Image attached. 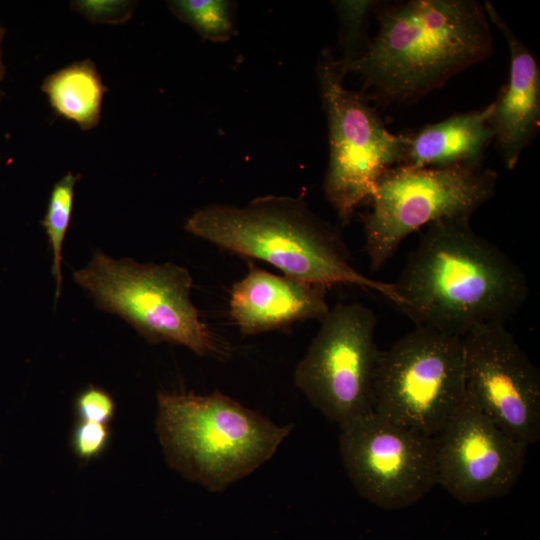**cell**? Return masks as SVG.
I'll return each instance as SVG.
<instances>
[{
    "mask_svg": "<svg viewBox=\"0 0 540 540\" xmlns=\"http://www.w3.org/2000/svg\"><path fill=\"white\" fill-rule=\"evenodd\" d=\"M393 285L416 326L461 339L475 326L505 324L528 295L520 267L470 219L428 225Z\"/></svg>",
    "mask_w": 540,
    "mask_h": 540,
    "instance_id": "cell-1",
    "label": "cell"
},
{
    "mask_svg": "<svg viewBox=\"0 0 540 540\" xmlns=\"http://www.w3.org/2000/svg\"><path fill=\"white\" fill-rule=\"evenodd\" d=\"M379 29L349 66L360 92L381 105L409 104L493 53L484 3L475 0L377 2Z\"/></svg>",
    "mask_w": 540,
    "mask_h": 540,
    "instance_id": "cell-2",
    "label": "cell"
},
{
    "mask_svg": "<svg viewBox=\"0 0 540 540\" xmlns=\"http://www.w3.org/2000/svg\"><path fill=\"white\" fill-rule=\"evenodd\" d=\"M184 229L225 251L271 264L286 276L326 288L357 286L401 305L393 282L358 271L338 229L301 197L266 195L243 206L209 204L194 212Z\"/></svg>",
    "mask_w": 540,
    "mask_h": 540,
    "instance_id": "cell-3",
    "label": "cell"
},
{
    "mask_svg": "<svg viewBox=\"0 0 540 540\" xmlns=\"http://www.w3.org/2000/svg\"><path fill=\"white\" fill-rule=\"evenodd\" d=\"M157 403L156 428L167 463L212 492L253 473L293 428L279 426L218 391L159 392Z\"/></svg>",
    "mask_w": 540,
    "mask_h": 540,
    "instance_id": "cell-4",
    "label": "cell"
},
{
    "mask_svg": "<svg viewBox=\"0 0 540 540\" xmlns=\"http://www.w3.org/2000/svg\"><path fill=\"white\" fill-rule=\"evenodd\" d=\"M73 278L99 309L121 317L148 343L181 345L199 356L214 352L212 335L191 300L193 279L186 268L95 252Z\"/></svg>",
    "mask_w": 540,
    "mask_h": 540,
    "instance_id": "cell-5",
    "label": "cell"
},
{
    "mask_svg": "<svg viewBox=\"0 0 540 540\" xmlns=\"http://www.w3.org/2000/svg\"><path fill=\"white\" fill-rule=\"evenodd\" d=\"M498 174L489 168L395 166L378 179L363 217L370 270L379 271L402 242L444 219H470L494 195Z\"/></svg>",
    "mask_w": 540,
    "mask_h": 540,
    "instance_id": "cell-6",
    "label": "cell"
},
{
    "mask_svg": "<svg viewBox=\"0 0 540 540\" xmlns=\"http://www.w3.org/2000/svg\"><path fill=\"white\" fill-rule=\"evenodd\" d=\"M467 397L462 339L416 326L380 351L373 411L434 437Z\"/></svg>",
    "mask_w": 540,
    "mask_h": 540,
    "instance_id": "cell-7",
    "label": "cell"
},
{
    "mask_svg": "<svg viewBox=\"0 0 540 540\" xmlns=\"http://www.w3.org/2000/svg\"><path fill=\"white\" fill-rule=\"evenodd\" d=\"M316 71L329 133L323 191L347 222L381 175L400 165L404 135L390 132L369 101L345 87L340 60L329 47L321 51Z\"/></svg>",
    "mask_w": 540,
    "mask_h": 540,
    "instance_id": "cell-8",
    "label": "cell"
},
{
    "mask_svg": "<svg viewBox=\"0 0 540 540\" xmlns=\"http://www.w3.org/2000/svg\"><path fill=\"white\" fill-rule=\"evenodd\" d=\"M294 370V384L309 402L340 426L373 411L380 351L375 312L358 302L337 303Z\"/></svg>",
    "mask_w": 540,
    "mask_h": 540,
    "instance_id": "cell-9",
    "label": "cell"
},
{
    "mask_svg": "<svg viewBox=\"0 0 540 540\" xmlns=\"http://www.w3.org/2000/svg\"><path fill=\"white\" fill-rule=\"evenodd\" d=\"M346 472L364 499L384 509L409 506L436 483L433 438L374 411L340 426Z\"/></svg>",
    "mask_w": 540,
    "mask_h": 540,
    "instance_id": "cell-10",
    "label": "cell"
},
{
    "mask_svg": "<svg viewBox=\"0 0 540 540\" xmlns=\"http://www.w3.org/2000/svg\"><path fill=\"white\" fill-rule=\"evenodd\" d=\"M467 395L500 429L527 444L540 439V374L504 323L463 338Z\"/></svg>",
    "mask_w": 540,
    "mask_h": 540,
    "instance_id": "cell-11",
    "label": "cell"
},
{
    "mask_svg": "<svg viewBox=\"0 0 540 540\" xmlns=\"http://www.w3.org/2000/svg\"><path fill=\"white\" fill-rule=\"evenodd\" d=\"M432 438L436 483L464 504L507 495L525 465L528 445L500 429L468 395Z\"/></svg>",
    "mask_w": 540,
    "mask_h": 540,
    "instance_id": "cell-12",
    "label": "cell"
},
{
    "mask_svg": "<svg viewBox=\"0 0 540 540\" xmlns=\"http://www.w3.org/2000/svg\"><path fill=\"white\" fill-rule=\"evenodd\" d=\"M327 288L254 264L230 293L229 313L244 336L285 329L293 323L318 320L328 313Z\"/></svg>",
    "mask_w": 540,
    "mask_h": 540,
    "instance_id": "cell-13",
    "label": "cell"
},
{
    "mask_svg": "<svg viewBox=\"0 0 540 540\" xmlns=\"http://www.w3.org/2000/svg\"><path fill=\"white\" fill-rule=\"evenodd\" d=\"M491 21L507 42L510 53L508 81L493 101L491 126L504 165L512 170L540 127V67L536 56L515 34L489 1L484 2Z\"/></svg>",
    "mask_w": 540,
    "mask_h": 540,
    "instance_id": "cell-14",
    "label": "cell"
},
{
    "mask_svg": "<svg viewBox=\"0 0 540 540\" xmlns=\"http://www.w3.org/2000/svg\"><path fill=\"white\" fill-rule=\"evenodd\" d=\"M493 102L486 107L455 113L437 123L404 135L399 166L416 168H482L486 149L494 140Z\"/></svg>",
    "mask_w": 540,
    "mask_h": 540,
    "instance_id": "cell-15",
    "label": "cell"
},
{
    "mask_svg": "<svg viewBox=\"0 0 540 540\" xmlns=\"http://www.w3.org/2000/svg\"><path fill=\"white\" fill-rule=\"evenodd\" d=\"M52 109L88 131L101 119L103 96L108 88L90 59L75 61L48 75L42 83Z\"/></svg>",
    "mask_w": 540,
    "mask_h": 540,
    "instance_id": "cell-16",
    "label": "cell"
},
{
    "mask_svg": "<svg viewBox=\"0 0 540 540\" xmlns=\"http://www.w3.org/2000/svg\"><path fill=\"white\" fill-rule=\"evenodd\" d=\"M80 174L68 172L57 181L50 193L46 213L41 220L52 253L51 273L55 278V302L59 299L62 289V248L70 224L75 185Z\"/></svg>",
    "mask_w": 540,
    "mask_h": 540,
    "instance_id": "cell-17",
    "label": "cell"
},
{
    "mask_svg": "<svg viewBox=\"0 0 540 540\" xmlns=\"http://www.w3.org/2000/svg\"><path fill=\"white\" fill-rule=\"evenodd\" d=\"M167 5L202 38L225 42L235 33L233 4L225 0H172Z\"/></svg>",
    "mask_w": 540,
    "mask_h": 540,
    "instance_id": "cell-18",
    "label": "cell"
},
{
    "mask_svg": "<svg viewBox=\"0 0 540 540\" xmlns=\"http://www.w3.org/2000/svg\"><path fill=\"white\" fill-rule=\"evenodd\" d=\"M377 2L371 0L334 2L340 19V45L344 50V56L339 60L345 75L369 40L366 36L368 17Z\"/></svg>",
    "mask_w": 540,
    "mask_h": 540,
    "instance_id": "cell-19",
    "label": "cell"
},
{
    "mask_svg": "<svg viewBox=\"0 0 540 540\" xmlns=\"http://www.w3.org/2000/svg\"><path fill=\"white\" fill-rule=\"evenodd\" d=\"M110 440L108 424L77 420L71 433V448L77 458L89 462L106 451Z\"/></svg>",
    "mask_w": 540,
    "mask_h": 540,
    "instance_id": "cell-20",
    "label": "cell"
},
{
    "mask_svg": "<svg viewBox=\"0 0 540 540\" xmlns=\"http://www.w3.org/2000/svg\"><path fill=\"white\" fill-rule=\"evenodd\" d=\"M136 2L126 0H77L71 8L93 24H123L134 11Z\"/></svg>",
    "mask_w": 540,
    "mask_h": 540,
    "instance_id": "cell-21",
    "label": "cell"
},
{
    "mask_svg": "<svg viewBox=\"0 0 540 540\" xmlns=\"http://www.w3.org/2000/svg\"><path fill=\"white\" fill-rule=\"evenodd\" d=\"M74 410L78 420L108 424L114 418L116 403L109 392L90 384L77 394Z\"/></svg>",
    "mask_w": 540,
    "mask_h": 540,
    "instance_id": "cell-22",
    "label": "cell"
},
{
    "mask_svg": "<svg viewBox=\"0 0 540 540\" xmlns=\"http://www.w3.org/2000/svg\"><path fill=\"white\" fill-rule=\"evenodd\" d=\"M4 34H5V29L0 25V82L3 80L5 76V66L3 64L2 50H1Z\"/></svg>",
    "mask_w": 540,
    "mask_h": 540,
    "instance_id": "cell-23",
    "label": "cell"
}]
</instances>
